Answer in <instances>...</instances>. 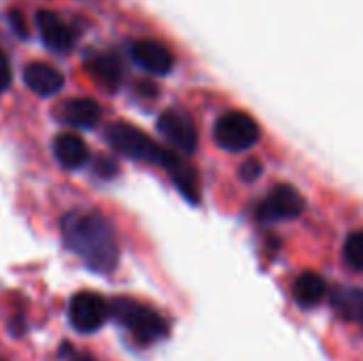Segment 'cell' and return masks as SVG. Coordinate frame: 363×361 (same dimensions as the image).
<instances>
[{"label": "cell", "instance_id": "cell-1", "mask_svg": "<svg viewBox=\"0 0 363 361\" xmlns=\"http://www.w3.org/2000/svg\"><path fill=\"white\" fill-rule=\"evenodd\" d=\"M62 240L91 272L111 274L119 264V245L113 223L98 211L74 209L62 217Z\"/></svg>", "mask_w": 363, "mask_h": 361}, {"label": "cell", "instance_id": "cell-2", "mask_svg": "<svg viewBox=\"0 0 363 361\" xmlns=\"http://www.w3.org/2000/svg\"><path fill=\"white\" fill-rule=\"evenodd\" d=\"M106 143L121 155L136 160V162H145V164H153V166H162L172 183L177 185V189L189 200V202H198V183H196V172L189 164H185L177 153H172L170 149L157 145L149 134H145L140 128L125 123V121H115L106 128L104 132Z\"/></svg>", "mask_w": 363, "mask_h": 361}, {"label": "cell", "instance_id": "cell-3", "mask_svg": "<svg viewBox=\"0 0 363 361\" xmlns=\"http://www.w3.org/2000/svg\"><path fill=\"white\" fill-rule=\"evenodd\" d=\"M111 317L132 334V338L140 345H153L168 336V321L155 313L153 309L132 300V298H115L108 302Z\"/></svg>", "mask_w": 363, "mask_h": 361}, {"label": "cell", "instance_id": "cell-4", "mask_svg": "<svg viewBox=\"0 0 363 361\" xmlns=\"http://www.w3.org/2000/svg\"><path fill=\"white\" fill-rule=\"evenodd\" d=\"M262 136L259 123L247 111H228L215 123V140L221 149L240 153L257 145Z\"/></svg>", "mask_w": 363, "mask_h": 361}, {"label": "cell", "instance_id": "cell-5", "mask_svg": "<svg viewBox=\"0 0 363 361\" xmlns=\"http://www.w3.org/2000/svg\"><path fill=\"white\" fill-rule=\"evenodd\" d=\"M111 317L108 302L94 294V291H79L70 298L68 304V321L70 326L81 334H94L98 332L106 319Z\"/></svg>", "mask_w": 363, "mask_h": 361}, {"label": "cell", "instance_id": "cell-6", "mask_svg": "<svg viewBox=\"0 0 363 361\" xmlns=\"http://www.w3.org/2000/svg\"><path fill=\"white\" fill-rule=\"evenodd\" d=\"M306 202L302 194L294 185H277L255 209V217L262 223H277V221H289L302 215Z\"/></svg>", "mask_w": 363, "mask_h": 361}, {"label": "cell", "instance_id": "cell-7", "mask_svg": "<svg viewBox=\"0 0 363 361\" xmlns=\"http://www.w3.org/2000/svg\"><path fill=\"white\" fill-rule=\"evenodd\" d=\"M157 132L185 155H191L198 149V128L191 115L183 109H166L157 117Z\"/></svg>", "mask_w": 363, "mask_h": 361}, {"label": "cell", "instance_id": "cell-8", "mask_svg": "<svg viewBox=\"0 0 363 361\" xmlns=\"http://www.w3.org/2000/svg\"><path fill=\"white\" fill-rule=\"evenodd\" d=\"M132 57L138 66L153 74H166L174 66L172 49L157 38H138L132 43Z\"/></svg>", "mask_w": 363, "mask_h": 361}, {"label": "cell", "instance_id": "cell-9", "mask_svg": "<svg viewBox=\"0 0 363 361\" xmlns=\"http://www.w3.org/2000/svg\"><path fill=\"white\" fill-rule=\"evenodd\" d=\"M34 19H36L38 34L49 49H53L57 53H66L74 47L77 34L66 26V21L57 13H53L49 9H40Z\"/></svg>", "mask_w": 363, "mask_h": 361}, {"label": "cell", "instance_id": "cell-10", "mask_svg": "<svg viewBox=\"0 0 363 361\" xmlns=\"http://www.w3.org/2000/svg\"><path fill=\"white\" fill-rule=\"evenodd\" d=\"M23 83L34 94L47 98L64 87V74L47 62H32L23 68Z\"/></svg>", "mask_w": 363, "mask_h": 361}, {"label": "cell", "instance_id": "cell-11", "mask_svg": "<svg viewBox=\"0 0 363 361\" xmlns=\"http://www.w3.org/2000/svg\"><path fill=\"white\" fill-rule=\"evenodd\" d=\"M100 104L91 98H70L57 109V119L72 128H94L100 121Z\"/></svg>", "mask_w": 363, "mask_h": 361}, {"label": "cell", "instance_id": "cell-12", "mask_svg": "<svg viewBox=\"0 0 363 361\" xmlns=\"http://www.w3.org/2000/svg\"><path fill=\"white\" fill-rule=\"evenodd\" d=\"M53 155L66 170H79L87 162L89 149L81 136L72 132H62L53 140Z\"/></svg>", "mask_w": 363, "mask_h": 361}, {"label": "cell", "instance_id": "cell-13", "mask_svg": "<svg viewBox=\"0 0 363 361\" xmlns=\"http://www.w3.org/2000/svg\"><path fill=\"white\" fill-rule=\"evenodd\" d=\"M87 70H89L91 77H94L100 85H104L106 89H117V87L121 85L123 66H121L119 57H115L113 53H98V55L89 57Z\"/></svg>", "mask_w": 363, "mask_h": 361}, {"label": "cell", "instance_id": "cell-14", "mask_svg": "<svg viewBox=\"0 0 363 361\" xmlns=\"http://www.w3.org/2000/svg\"><path fill=\"white\" fill-rule=\"evenodd\" d=\"M328 283L321 274L317 272H304L298 277L294 285V296L302 306H317L328 298Z\"/></svg>", "mask_w": 363, "mask_h": 361}, {"label": "cell", "instance_id": "cell-15", "mask_svg": "<svg viewBox=\"0 0 363 361\" xmlns=\"http://www.w3.org/2000/svg\"><path fill=\"white\" fill-rule=\"evenodd\" d=\"M334 309L349 321L363 326V289L359 287H336L332 291Z\"/></svg>", "mask_w": 363, "mask_h": 361}, {"label": "cell", "instance_id": "cell-16", "mask_svg": "<svg viewBox=\"0 0 363 361\" xmlns=\"http://www.w3.org/2000/svg\"><path fill=\"white\" fill-rule=\"evenodd\" d=\"M342 257L353 270H363V230L353 232L342 247Z\"/></svg>", "mask_w": 363, "mask_h": 361}, {"label": "cell", "instance_id": "cell-17", "mask_svg": "<svg viewBox=\"0 0 363 361\" xmlns=\"http://www.w3.org/2000/svg\"><path fill=\"white\" fill-rule=\"evenodd\" d=\"M262 170H264V166L257 162V160H247L242 166H240V179L242 181H247V183H251V181H255L259 174H262Z\"/></svg>", "mask_w": 363, "mask_h": 361}, {"label": "cell", "instance_id": "cell-18", "mask_svg": "<svg viewBox=\"0 0 363 361\" xmlns=\"http://www.w3.org/2000/svg\"><path fill=\"white\" fill-rule=\"evenodd\" d=\"M13 81V70H11V62L9 57L0 51V91H4Z\"/></svg>", "mask_w": 363, "mask_h": 361}, {"label": "cell", "instance_id": "cell-19", "mask_svg": "<svg viewBox=\"0 0 363 361\" xmlns=\"http://www.w3.org/2000/svg\"><path fill=\"white\" fill-rule=\"evenodd\" d=\"M9 19H11V23H13V30H15L19 36H28V26H26V19H23L21 11L11 9V11H9Z\"/></svg>", "mask_w": 363, "mask_h": 361}, {"label": "cell", "instance_id": "cell-20", "mask_svg": "<svg viewBox=\"0 0 363 361\" xmlns=\"http://www.w3.org/2000/svg\"><path fill=\"white\" fill-rule=\"evenodd\" d=\"M96 172L102 174V177H113L117 172V164L113 160H108V157H100L96 162Z\"/></svg>", "mask_w": 363, "mask_h": 361}, {"label": "cell", "instance_id": "cell-21", "mask_svg": "<svg viewBox=\"0 0 363 361\" xmlns=\"http://www.w3.org/2000/svg\"><path fill=\"white\" fill-rule=\"evenodd\" d=\"M0 361H2V360H0Z\"/></svg>", "mask_w": 363, "mask_h": 361}]
</instances>
